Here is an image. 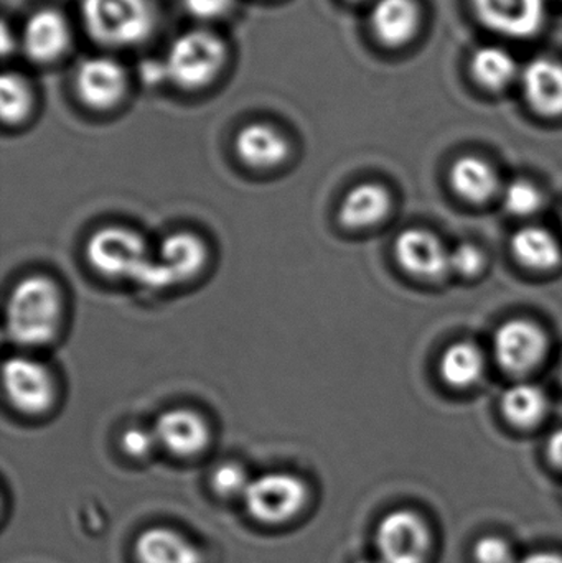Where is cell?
I'll use <instances>...</instances> for the list:
<instances>
[{
    "label": "cell",
    "instance_id": "1",
    "mask_svg": "<svg viewBox=\"0 0 562 563\" xmlns=\"http://www.w3.org/2000/svg\"><path fill=\"white\" fill-rule=\"evenodd\" d=\"M10 340L25 347H38L55 340L63 317L58 285L46 276H29L10 291L5 308Z\"/></svg>",
    "mask_w": 562,
    "mask_h": 563
},
{
    "label": "cell",
    "instance_id": "2",
    "mask_svg": "<svg viewBox=\"0 0 562 563\" xmlns=\"http://www.w3.org/2000/svg\"><path fill=\"white\" fill-rule=\"evenodd\" d=\"M81 16L89 36L112 48L144 42L155 23L148 0H81Z\"/></svg>",
    "mask_w": 562,
    "mask_h": 563
},
{
    "label": "cell",
    "instance_id": "3",
    "mask_svg": "<svg viewBox=\"0 0 562 563\" xmlns=\"http://www.w3.org/2000/svg\"><path fill=\"white\" fill-rule=\"evenodd\" d=\"M224 62L227 46L207 30H190L178 36L165 56L168 79L184 89L203 88L213 81Z\"/></svg>",
    "mask_w": 562,
    "mask_h": 563
},
{
    "label": "cell",
    "instance_id": "4",
    "mask_svg": "<svg viewBox=\"0 0 562 563\" xmlns=\"http://www.w3.org/2000/svg\"><path fill=\"white\" fill-rule=\"evenodd\" d=\"M307 501L306 482L286 472L266 473L251 479L243 496L247 516L266 526L287 525L304 511Z\"/></svg>",
    "mask_w": 562,
    "mask_h": 563
},
{
    "label": "cell",
    "instance_id": "5",
    "mask_svg": "<svg viewBox=\"0 0 562 563\" xmlns=\"http://www.w3.org/2000/svg\"><path fill=\"white\" fill-rule=\"evenodd\" d=\"M86 260L96 273L108 279L135 284L152 256L141 234L129 228L108 227L89 238Z\"/></svg>",
    "mask_w": 562,
    "mask_h": 563
},
{
    "label": "cell",
    "instance_id": "6",
    "mask_svg": "<svg viewBox=\"0 0 562 563\" xmlns=\"http://www.w3.org/2000/svg\"><path fill=\"white\" fill-rule=\"evenodd\" d=\"M3 389L10 404L26 416L45 413L55 402V377L42 361L12 356L3 364Z\"/></svg>",
    "mask_w": 562,
    "mask_h": 563
},
{
    "label": "cell",
    "instance_id": "7",
    "mask_svg": "<svg viewBox=\"0 0 562 563\" xmlns=\"http://www.w3.org/2000/svg\"><path fill=\"white\" fill-rule=\"evenodd\" d=\"M376 549L383 563H425L431 549L428 526L416 512H389L376 528Z\"/></svg>",
    "mask_w": 562,
    "mask_h": 563
},
{
    "label": "cell",
    "instance_id": "8",
    "mask_svg": "<svg viewBox=\"0 0 562 563\" xmlns=\"http://www.w3.org/2000/svg\"><path fill=\"white\" fill-rule=\"evenodd\" d=\"M128 88V76L115 59L92 56L76 69L75 89L82 104L96 111L114 108Z\"/></svg>",
    "mask_w": 562,
    "mask_h": 563
},
{
    "label": "cell",
    "instance_id": "9",
    "mask_svg": "<svg viewBox=\"0 0 562 563\" xmlns=\"http://www.w3.org/2000/svg\"><path fill=\"white\" fill-rule=\"evenodd\" d=\"M494 353L504 369L527 373L543 360L547 336L533 321H507L495 333Z\"/></svg>",
    "mask_w": 562,
    "mask_h": 563
},
{
    "label": "cell",
    "instance_id": "10",
    "mask_svg": "<svg viewBox=\"0 0 562 563\" xmlns=\"http://www.w3.org/2000/svg\"><path fill=\"white\" fill-rule=\"evenodd\" d=\"M474 7L485 25L514 38L538 33L547 15L544 0H474Z\"/></svg>",
    "mask_w": 562,
    "mask_h": 563
},
{
    "label": "cell",
    "instance_id": "11",
    "mask_svg": "<svg viewBox=\"0 0 562 563\" xmlns=\"http://www.w3.org/2000/svg\"><path fill=\"white\" fill-rule=\"evenodd\" d=\"M158 445L178 459H190L203 452L210 442L207 420L191 409H172L162 413L154 426Z\"/></svg>",
    "mask_w": 562,
    "mask_h": 563
},
{
    "label": "cell",
    "instance_id": "12",
    "mask_svg": "<svg viewBox=\"0 0 562 563\" xmlns=\"http://www.w3.org/2000/svg\"><path fill=\"white\" fill-rule=\"evenodd\" d=\"M396 260L408 273L426 279H438L449 269L451 251L426 230H406L395 243Z\"/></svg>",
    "mask_w": 562,
    "mask_h": 563
},
{
    "label": "cell",
    "instance_id": "13",
    "mask_svg": "<svg viewBox=\"0 0 562 563\" xmlns=\"http://www.w3.org/2000/svg\"><path fill=\"white\" fill-rule=\"evenodd\" d=\"M234 148L240 161L256 170L280 167L290 154L286 135L264 122L244 125L238 132Z\"/></svg>",
    "mask_w": 562,
    "mask_h": 563
},
{
    "label": "cell",
    "instance_id": "14",
    "mask_svg": "<svg viewBox=\"0 0 562 563\" xmlns=\"http://www.w3.org/2000/svg\"><path fill=\"white\" fill-rule=\"evenodd\" d=\"M71 43L68 20L56 10H40L33 13L23 30V48L36 63L58 59Z\"/></svg>",
    "mask_w": 562,
    "mask_h": 563
},
{
    "label": "cell",
    "instance_id": "15",
    "mask_svg": "<svg viewBox=\"0 0 562 563\" xmlns=\"http://www.w3.org/2000/svg\"><path fill=\"white\" fill-rule=\"evenodd\" d=\"M157 260L175 285L194 279L208 261V247L200 236L190 231H175L164 238Z\"/></svg>",
    "mask_w": 562,
    "mask_h": 563
},
{
    "label": "cell",
    "instance_id": "16",
    "mask_svg": "<svg viewBox=\"0 0 562 563\" xmlns=\"http://www.w3.org/2000/svg\"><path fill=\"white\" fill-rule=\"evenodd\" d=\"M137 563H203L200 549L180 532L168 528H148L134 542Z\"/></svg>",
    "mask_w": 562,
    "mask_h": 563
},
{
    "label": "cell",
    "instance_id": "17",
    "mask_svg": "<svg viewBox=\"0 0 562 563\" xmlns=\"http://www.w3.org/2000/svg\"><path fill=\"white\" fill-rule=\"evenodd\" d=\"M525 96L535 111L543 115L562 114V65L550 58H537L521 73Z\"/></svg>",
    "mask_w": 562,
    "mask_h": 563
},
{
    "label": "cell",
    "instance_id": "18",
    "mask_svg": "<svg viewBox=\"0 0 562 563\" xmlns=\"http://www.w3.org/2000/svg\"><path fill=\"white\" fill-rule=\"evenodd\" d=\"M392 208L388 190L378 184H362L343 198L339 220L346 230H366L385 220Z\"/></svg>",
    "mask_w": 562,
    "mask_h": 563
},
{
    "label": "cell",
    "instance_id": "19",
    "mask_svg": "<svg viewBox=\"0 0 562 563\" xmlns=\"http://www.w3.org/2000/svg\"><path fill=\"white\" fill-rule=\"evenodd\" d=\"M372 26L385 45H405L418 30V5L412 0H378L372 10Z\"/></svg>",
    "mask_w": 562,
    "mask_h": 563
},
{
    "label": "cell",
    "instance_id": "20",
    "mask_svg": "<svg viewBox=\"0 0 562 563\" xmlns=\"http://www.w3.org/2000/svg\"><path fill=\"white\" fill-rule=\"evenodd\" d=\"M451 184L464 200L482 203L498 190L497 172L477 157H462L451 170Z\"/></svg>",
    "mask_w": 562,
    "mask_h": 563
},
{
    "label": "cell",
    "instance_id": "21",
    "mask_svg": "<svg viewBox=\"0 0 562 563\" xmlns=\"http://www.w3.org/2000/svg\"><path fill=\"white\" fill-rule=\"evenodd\" d=\"M515 256L531 269L547 271L561 261V246L557 238L544 228L528 227L518 231L511 241Z\"/></svg>",
    "mask_w": 562,
    "mask_h": 563
},
{
    "label": "cell",
    "instance_id": "22",
    "mask_svg": "<svg viewBox=\"0 0 562 563\" xmlns=\"http://www.w3.org/2000/svg\"><path fill=\"white\" fill-rule=\"evenodd\" d=\"M439 367L445 383L454 387H471L484 374V354L475 344L461 341L444 351Z\"/></svg>",
    "mask_w": 562,
    "mask_h": 563
},
{
    "label": "cell",
    "instance_id": "23",
    "mask_svg": "<svg viewBox=\"0 0 562 563\" xmlns=\"http://www.w3.org/2000/svg\"><path fill=\"white\" fill-rule=\"evenodd\" d=\"M548 400L543 390L535 384H515L502 397V409L511 423L531 427L543 419Z\"/></svg>",
    "mask_w": 562,
    "mask_h": 563
},
{
    "label": "cell",
    "instance_id": "24",
    "mask_svg": "<svg viewBox=\"0 0 562 563\" xmlns=\"http://www.w3.org/2000/svg\"><path fill=\"white\" fill-rule=\"evenodd\" d=\"M472 71L484 88L498 91L517 76V63L510 53L498 46H484L472 59Z\"/></svg>",
    "mask_w": 562,
    "mask_h": 563
},
{
    "label": "cell",
    "instance_id": "25",
    "mask_svg": "<svg viewBox=\"0 0 562 563\" xmlns=\"http://www.w3.org/2000/svg\"><path fill=\"white\" fill-rule=\"evenodd\" d=\"M29 82L16 73H3L0 79V111L5 124H19L32 109Z\"/></svg>",
    "mask_w": 562,
    "mask_h": 563
},
{
    "label": "cell",
    "instance_id": "26",
    "mask_svg": "<svg viewBox=\"0 0 562 563\" xmlns=\"http://www.w3.org/2000/svg\"><path fill=\"white\" fill-rule=\"evenodd\" d=\"M250 483L246 470L233 462L221 463L210 476L211 489L218 498L223 499H243Z\"/></svg>",
    "mask_w": 562,
    "mask_h": 563
},
{
    "label": "cell",
    "instance_id": "27",
    "mask_svg": "<svg viewBox=\"0 0 562 563\" xmlns=\"http://www.w3.org/2000/svg\"><path fill=\"white\" fill-rule=\"evenodd\" d=\"M540 190L527 180H514L504 190V205L515 217H530L541 207Z\"/></svg>",
    "mask_w": 562,
    "mask_h": 563
},
{
    "label": "cell",
    "instance_id": "28",
    "mask_svg": "<svg viewBox=\"0 0 562 563\" xmlns=\"http://www.w3.org/2000/svg\"><path fill=\"white\" fill-rule=\"evenodd\" d=\"M157 446L158 442L154 429L147 430L144 427H131L121 437L122 452L131 456V459H148Z\"/></svg>",
    "mask_w": 562,
    "mask_h": 563
},
{
    "label": "cell",
    "instance_id": "29",
    "mask_svg": "<svg viewBox=\"0 0 562 563\" xmlns=\"http://www.w3.org/2000/svg\"><path fill=\"white\" fill-rule=\"evenodd\" d=\"M484 267V254L471 243L459 244L449 254V269L462 276H475Z\"/></svg>",
    "mask_w": 562,
    "mask_h": 563
},
{
    "label": "cell",
    "instance_id": "30",
    "mask_svg": "<svg viewBox=\"0 0 562 563\" xmlns=\"http://www.w3.org/2000/svg\"><path fill=\"white\" fill-rule=\"evenodd\" d=\"M474 558L477 563H515L514 551L504 539L488 536L475 544Z\"/></svg>",
    "mask_w": 562,
    "mask_h": 563
},
{
    "label": "cell",
    "instance_id": "31",
    "mask_svg": "<svg viewBox=\"0 0 562 563\" xmlns=\"http://www.w3.org/2000/svg\"><path fill=\"white\" fill-rule=\"evenodd\" d=\"M234 0H184L191 15L198 19H217L233 7Z\"/></svg>",
    "mask_w": 562,
    "mask_h": 563
},
{
    "label": "cell",
    "instance_id": "32",
    "mask_svg": "<svg viewBox=\"0 0 562 563\" xmlns=\"http://www.w3.org/2000/svg\"><path fill=\"white\" fill-rule=\"evenodd\" d=\"M141 78L142 81L147 85H158V82L168 79L167 66L165 62H147L141 66Z\"/></svg>",
    "mask_w": 562,
    "mask_h": 563
},
{
    "label": "cell",
    "instance_id": "33",
    "mask_svg": "<svg viewBox=\"0 0 562 563\" xmlns=\"http://www.w3.org/2000/svg\"><path fill=\"white\" fill-rule=\"evenodd\" d=\"M548 455H550L551 462L562 470V429L554 432L550 437L548 442Z\"/></svg>",
    "mask_w": 562,
    "mask_h": 563
},
{
    "label": "cell",
    "instance_id": "34",
    "mask_svg": "<svg viewBox=\"0 0 562 563\" xmlns=\"http://www.w3.org/2000/svg\"><path fill=\"white\" fill-rule=\"evenodd\" d=\"M515 563H562V558L553 552H533Z\"/></svg>",
    "mask_w": 562,
    "mask_h": 563
},
{
    "label": "cell",
    "instance_id": "35",
    "mask_svg": "<svg viewBox=\"0 0 562 563\" xmlns=\"http://www.w3.org/2000/svg\"><path fill=\"white\" fill-rule=\"evenodd\" d=\"M359 563H373V562H368V561H362V562H359Z\"/></svg>",
    "mask_w": 562,
    "mask_h": 563
},
{
    "label": "cell",
    "instance_id": "36",
    "mask_svg": "<svg viewBox=\"0 0 562 563\" xmlns=\"http://www.w3.org/2000/svg\"><path fill=\"white\" fill-rule=\"evenodd\" d=\"M561 380H562V361H561Z\"/></svg>",
    "mask_w": 562,
    "mask_h": 563
}]
</instances>
